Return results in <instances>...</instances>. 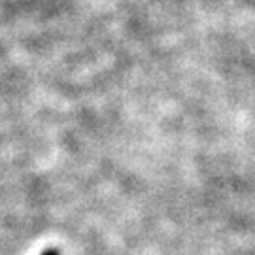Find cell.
<instances>
[{"mask_svg":"<svg viewBox=\"0 0 255 255\" xmlns=\"http://www.w3.org/2000/svg\"><path fill=\"white\" fill-rule=\"evenodd\" d=\"M42 255H61V252H59L57 248H47V250L42 252Z\"/></svg>","mask_w":255,"mask_h":255,"instance_id":"6da1fadb","label":"cell"}]
</instances>
